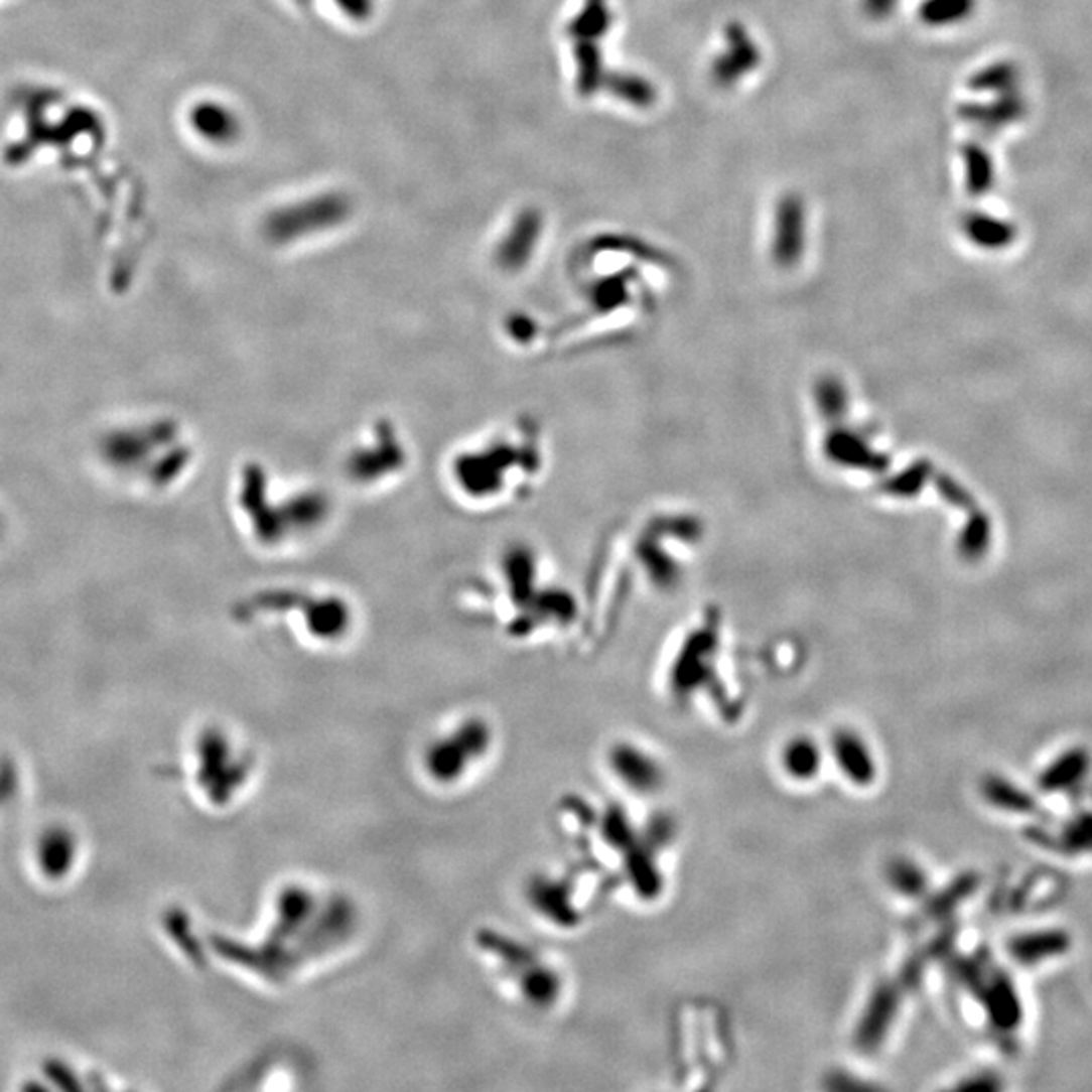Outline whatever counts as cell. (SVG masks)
Here are the masks:
<instances>
[{
	"mask_svg": "<svg viewBox=\"0 0 1092 1092\" xmlns=\"http://www.w3.org/2000/svg\"><path fill=\"white\" fill-rule=\"evenodd\" d=\"M805 225L807 213L803 198L789 192L779 198L775 211V239L773 255L779 263L789 265L799 259L805 247Z\"/></svg>",
	"mask_w": 1092,
	"mask_h": 1092,
	"instance_id": "3",
	"label": "cell"
},
{
	"mask_svg": "<svg viewBox=\"0 0 1092 1092\" xmlns=\"http://www.w3.org/2000/svg\"><path fill=\"white\" fill-rule=\"evenodd\" d=\"M726 49L714 57L710 76L716 86L730 88L761 65V49L740 23L724 29Z\"/></svg>",
	"mask_w": 1092,
	"mask_h": 1092,
	"instance_id": "2",
	"label": "cell"
},
{
	"mask_svg": "<svg viewBox=\"0 0 1092 1092\" xmlns=\"http://www.w3.org/2000/svg\"><path fill=\"white\" fill-rule=\"evenodd\" d=\"M891 880H893V884H895L901 893H905V895H919V893H923V889H925V876H923V872H921L915 864H911V862H899V864H895L893 874H891Z\"/></svg>",
	"mask_w": 1092,
	"mask_h": 1092,
	"instance_id": "21",
	"label": "cell"
},
{
	"mask_svg": "<svg viewBox=\"0 0 1092 1092\" xmlns=\"http://www.w3.org/2000/svg\"><path fill=\"white\" fill-rule=\"evenodd\" d=\"M1026 100L1021 98V94L1017 90L1013 92H1005V94H999L993 102L989 104H963L959 108V116L961 120H965L969 126L985 132V134H993V132H999L1001 128L1021 120L1026 116Z\"/></svg>",
	"mask_w": 1092,
	"mask_h": 1092,
	"instance_id": "4",
	"label": "cell"
},
{
	"mask_svg": "<svg viewBox=\"0 0 1092 1092\" xmlns=\"http://www.w3.org/2000/svg\"><path fill=\"white\" fill-rule=\"evenodd\" d=\"M838 759L844 771L858 783H868L874 779V763L868 755L864 742L850 732L840 734L838 738Z\"/></svg>",
	"mask_w": 1092,
	"mask_h": 1092,
	"instance_id": "15",
	"label": "cell"
},
{
	"mask_svg": "<svg viewBox=\"0 0 1092 1092\" xmlns=\"http://www.w3.org/2000/svg\"><path fill=\"white\" fill-rule=\"evenodd\" d=\"M1090 767V755L1084 748H1072L1058 757L1038 779V785L1046 793H1056L1074 787L1082 781Z\"/></svg>",
	"mask_w": 1092,
	"mask_h": 1092,
	"instance_id": "8",
	"label": "cell"
},
{
	"mask_svg": "<svg viewBox=\"0 0 1092 1092\" xmlns=\"http://www.w3.org/2000/svg\"><path fill=\"white\" fill-rule=\"evenodd\" d=\"M538 233H540V215L532 209L528 211H522L508 237L504 239L502 247H500V259L506 263V265H518L522 263L530 253H532V247L538 239Z\"/></svg>",
	"mask_w": 1092,
	"mask_h": 1092,
	"instance_id": "9",
	"label": "cell"
},
{
	"mask_svg": "<svg viewBox=\"0 0 1092 1092\" xmlns=\"http://www.w3.org/2000/svg\"><path fill=\"white\" fill-rule=\"evenodd\" d=\"M977 0H923L919 19L929 27H945L965 21L975 11Z\"/></svg>",
	"mask_w": 1092,
	"mask_h": 1092,
	"instance_id": "16",
	"label": "cell"
},
{
	"mask_svg": "<svg viewBox=\"0 0 1092 1092\" xmlns=\"http://www.w3.org/2000/svg\"><path fill=\"white\" fill-rule=\"evenodd\" d=\"M484 742L486 736L480 732V724L475 722H463L447 730L441 728L421 748L423 777L435 787H443V783H449L447 787H451L459 775H465L467 763L475 759L473 750H480Z\"/></svg>",
	"mask_w": 1092,
	"mask_h": 1092,
	"instance_id": "1",
	"label": "cell"
},
{
	"mask_svg": "<svg viewBox=\"0 0 1092 1092\" xmlns=\"http://www.w3.org/2000/svg\"><path fill=\"white\" fill-rule=\"evenodd\" d=\"M603 92L613 96L620 102H626L634 108L648 110L656 104L658 92L656 88L642 76H636L632 72H611L607 74Z\"/></svg>",
	"mask_w": 1092,
	"mask_h": 1092,
	"instance_id": "10",
	"label": "cell"
},
{
	"mask_svg": "<svg viewBox=\"0 0 1092 1092\" xmlns=\"http://www.w3.org/2000/svg\"><path fill=\"white\" fill-rule=\"evenodd\" d=\"M897 3H899V0H862V11L870 19L880 21V19H886V17L893 15Z\"/></svg>",
	"mask_w": 1092,
	"mask_h": 1092,
	"instance_id": "23",
	"label": "cell"
},
{
	"mask_svg": "<svg viewBox=\"0 0 1092 1092\" xmlns=\"http://www.w3.org/2000/svg\"><path fill=\"white\" fill-rule=\"evenodd\" d=\"M1070 949V937L1062 931H1038L1019 935L1009 943V953L1021 965H1036L1044 959L1064 955Z\"/></svg>",
	"mask_w": 1092,
	"mask_h": 1092,
	"instance_id": "7",
	"label": "cell"
},
{
	"mask_svg": "<svg viewBox=\"0 0 1092 1092\" xmlns=\"http://www.w3.org/2000/svg\"><path fill=\"white\" fill-rule=\"evenodd\" d=\"M1017 84H1019V72L1009 61L991 63L969 78V88L973 92H989L997 96L1017 90Z\"/></svg>",
	"mask_w": 1092,
	"mask_h": 1092,
	"instance_id": "18",
	"label": "cell"
},
{
	"mask_svg": "<svg viewBox=\"0 0 1092 1092\" xmlns=\"http://www.w3.org/2000/svg\"><path fill=\"white\" fill-rule=\"evenodd\" d=\"M983 793L989 799V803H993L995 807L1005 809V811L1028 813V811H1034V807H1036L1034 799L1026 791H1021L1013 783H1009L1005 779H999V777L987 779L985 785H983Z\"/></svg>",
	"mask_w": 1092,
	"mask_h": 1092,
	"instance_id": "19",
	"label": "cell"
},
{
	"mask_svg": "<svg viewBox=\"0 0 1092 1092\" xmlns=\"http://www.w3.org/2000/svg\"><path fill=\"white\" fill-rule=\"evenodd\" d=\"M1066 842L1076 850H1090L1092 848V817L1082 815L1078 822H1074L1066 834Z\"/></svg>",
	"mask_w": 1092,
	"mask_h": 1092,
	"instance_id": "22",
	"label": "cell"
},
{
	"mask_svg": "<svg viewBox=\"0 0 1092 1092\" xmlns=\"http://www.w3.org/2000/svg\"><path fill=\"white\" fill-rule=\"evenodd\" d=\"M194 130L211 142H229L237 134V120L233 114L217 104H200L192 112Z\"/></svg>",
	"mask_w": 1092,
	"mask_h": 1092,
	"instance_id": "14",
	"label": "cell"
},
{
	"mask_svg": "<svg viewBox=\"0 0 1092 1092\" xmlns=\"http://www.w3.org/2000/svg\"><path fill=\"white\" fill-rule=\"evenodd\" d=\"M961 156L965 162V184L969 194L981 196L989 192L995 182V166L989 152L977 142H967L961 148Z\"/></svg>",
	"mask_w": 1092,
	"mask_h": 1092,
	"instance_id": "12",
	"label": "cell"
},
{
	"mask_svg": "<svg viewBox=\"0 0 1092 1092\" xmlns=\"http://www.w3.org/2000/svg\"><path fill=\"white\" fill-rule=\"evenodd\" d=\"M987 1011L1001 1030H1011L1019 1021L1021 1009H1019L1017 993L1003 977H999L987 989Z\"/></svg>",
	"mask_w": 1092,
	"mask_h": 1092,
	"instance_id": "17",
	"label": "cell"
},
{
	"mask_svg": "<svg viewBox=\"0 0 1092 1092\" xmlns=\"http://www.w3.org/2000/svg\"><path fill=\"white\" fill-rule=\"evenodd\" d=\"M819 767V750L807 738L793 740L783 748V769L797 779H809Z\"/></svg>",
	"mask_w": 1092,
	"mask_h": 1092,
	"instance_id": "20",
	"label": "cell"
},
{
	"mask_svg": "<svg viewBox=\"0 0 1092 1092\" xmlns=\"http://www.w3.org/2000/svg\"><path fill=\"white\" fill-rule=\"evenodd\" d=\"M613 23L609 0H585L581 11L571 19L569 39H603Z\"/></svg>",
	"mask_w": 1092,
	"mask_h": 1092,
	"instance_id": "11",
	"label": "cell"
},
{
	"mask_svg": "<svg viewBox=\"0 0 1092 1092\" xmlns=\"http://www.w3.org/2000/svg\"><path fill=\"white\" fill-rule=\"evenodd\" d=\"M286 211L290 215L302 217V221L298 219V221H288V223H271L273 233H284L282 239L296 237V233H302V231H312V229H322V227L332 225L334 221L345 217L347 204L338 196H320Z\"/></svg>",
	"mask_w": 1092,
	"mask_h": 1092,
	"instance_id": "5",
	"label": "cell"
},
{
	"mask_svg": "<svg viewBox=\"0 0 1092 1092\" xmlns=\"http://www.w3.org/2000/svg\"><path fill=\"white\" fill-rule=\"evenodd\" d=\"M961 225L967 237L981 247H1003L1015 233L1013 225L985 213H967Z\"/></svg>",
	"mask_w": 1092,
	"mask_h": 1092,
	"instance_id": "13",
	"label": "cell"
},
{
	"mask_svg": "<svg viewBox=\"0 0 1092 1092\" xmlns=\"http://www.w3.org/2000/svg\"><path fill=\"white\" fill-rule=\"evenodd\" d=\"M573 55L577 65V94L593 98L603 92L609 67H605L599 39H573Z\"/></svg>",
	"mask_w": 1092,
	"mask_h": 1092,
	"instance_id": "6",
	"label": "cell"
}]
</instances>
